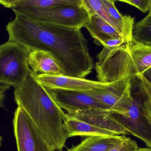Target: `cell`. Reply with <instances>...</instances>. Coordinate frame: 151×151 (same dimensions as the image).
Segmentation results:
<instances>
[{
  "mask_svg": "<svg viewBox=\"0 0 151 151\" xmlns=\"http://www.w3.org/2000/svg\"><path fill=\"white\" fill-rule=\"evenodd\" d=\"M132 42L151 46V15L134 24Z\"/></svg>",
  "mask_w": 151,
  "mask_h": 151,
  "instance_id": "e0dca14e",
  "label": "cell"
},
{
  "mask_svg": "<svg viewBox=\"0 0 151 151\" xmlns=\"http://www.w3.org/2000/svg\"><path fill=\"white\" fill-rule=\"evenodd\" d=\"M148 14H150V15H151V7L150 9V11H149V13H148Z\"/></svg>",
  "mask_w": 151,
  "mask_h": 151,
  "instance_id": "f1b7e54d",
  "label": "cell"
},
{
  "mask_svg": "<svg viewBox=\"0 0 151 151\" xmlns=\"http://www.w3.org/2000/svg\"><path fill=\"white\" fill-rule=\"evenodd\" d=\"M33 73L36 81L48 88L87 91L95 89L104 88L111 83H103L85 78L65 75L38 74L34 72Z\"/></svg>",
  "mask_w": 151,
  "mask_h": 151,
  "instance_id": "30bf717a",
  "label": "cell"
},
{
  "mask_svg": "<svg viewBox=\"0 0 151 151\" xmlns=\"http://www.w3.org/2000/svg\"><path fill=\"white\" fill-rule=\"evenodd\" d=\"M129 4L146 13L150 11L151 7V0H130Z\"/></svg>",
  "mask_w": 151,
  "mask_h": 151,
  "instance_id": "7402d4cb",
  "label": "cell"
},
{
  "mask_svg": "<svg viewBox=\"0 0 151 151\" xmlns=\"http://www.w3.org/2000/svg\"><path fill=\"white\" fill-rule=\"evenodd\" d=\"M109 113L106 110L93 109L67 114L98 127L109 130L116 135L130 134L109 116Z\"/></svg>",
  "mask_w": 151,
  "mask_h": 151,
  "instance_id": "8fae6325",
  "label": "cell"
},
{
  "mask_svg": "<svg viewBox=\"0 0 151 151\" xmlns=\"http://www.w3.org/2000/svg\"><path fill=\"white\" fill-rule=\"evenodd\" d=\"M46 88L58 106L68 112V114L93 109L109 111L103 104L86 91Z\"/></svg>",
  "mask_w": 151,
  "mask_h": 151,
  "instance_id": "9c48e42d",
  "label": "cell"
},
{
  "mask_svg": "<svg viewBox=\"0 0 151 151\" xmlns=\"http://www.w3.org/2000/svg\"><path fill=\"white\" fill-rule=\"evenodd\" d=\"M84 27L94 38L97 45H100L111 39L122 38L113 27L97 15L90 16Z\"/></svg>",
  "mask_w": 151,
  "mask_h": 151,
  "instance_id": "9a60e30c",
  "label": "cell"
},
{
  "mask_svg": "<svg viewBox=\"0 0 151 151\" xmlns=\"http://www.w3.org/2000/svg\"><path fill=\"white\" fill-rule=\"evenodd\" d=\"M14 93L18 106L29 115L50 146L62 151L68 138L63 127L66 114L36 81L32 70L25 82L15 88Z\"/></svg>",
  "mask_w": 151,
  "mask_h": 151,
  "instance_id": "7a4b0ae2",
  "label": "cell"
},
{
  "mask_svg": "<svg viewBox=\"0 0 151 151\" xmlns=\"http://www.w3.org/2000/svg\"><path fill=\"white\" fill-rule=\"evenodd\" d=\"M138 149L136 142L127 137L122 142L108 151H137Z\"/></svg>",
  "mask_w": 151,
  "mask_h": 151,
  "instance_id": "44dd1931",
  "label": "cell"
},
{
  "mask_svg": "<svg viewBox=\"0 0 151 151\" xmlns=\"http://www.w3.org/2000/svg\"><path fill=\"white\" fill-rule=\"evenodd\" d=\"M11 86L0 83V107L3 106V102L5 96V93L9 89Z\"/></svg>",
  "mask_w": 151,
  "mask_h": 151,
  "instance_id": "cb8c5ba5",
  "label": "cell"
},
{
  "mask_svg": "<svg viewBox=\"0 0 151 151\" xmlns=\"http://www.w3.org/2000/svg\"><path fill=\"white\" fill-rule=\"evenodd\" d=\"M51 151H55V150H54V149H53V150H52Z\"/></svg>",
  "mask_w": 151,
  "mask_h": 151,
  "instance_id": "f546056e",
  "label": "cell"
},
{
  "mask_svg": "<svg viewBox=\"0 0 151 151\" xmlns=\"http://www.w3.org/2000/svg\"><path fill=\"white\" fill-rule=\"evenodd\" d=\"M127 47L137 77L151 68V46L131 42Z\"/></svg>",
  "mask_w": 151,
  "mask_h": 151,
  "instance_id": "2e32d148",
  "label": "cell"
},
{
  "mask_svg": "<svg viewBox=\"0 0 151 151\" xmlns=\"http://www.w3.org/2000/svg\"><path fill=\"white\" fill-rule=\"evenodd\" d=\"M15 15V19L6 26L9 40L30 51L51 53L65 75L85 78L91 73L93 59L81 29L38 23L20 14Z\"/></svg>",
  "mask_w": 151,
  "mask_h": 151,
  "instance_id": "6da1fadb",
  "label": "cell"
},
{
  "mask_svg": "<svg viewBox=\"0 0 151 151\" xmlns=\"http://www.w3.org/2000/svg\"><path fill=\"white\" fill-rule=\"evenodd\" d=\"M127 44L122 38L111 39L101 43L103 47L102 51L98 55V61L106 60L113 56L123 46Z\"/></svg>",
  "mask_w": 151,
  "mask_h": 151,
  "instance_id": "d6986e66",
  "label": "cell"
},
{
  "mask_svg": "<svg viewBox=\"0 0 151 151\" xmlns=\"http://www.w3.org/2000/svg\"><path fill=\"white\" fill-rule=\"evenodd\" d=\"M118 1L120 2H122L126 3L129 4L130 3V0H118Z\"/></svg>",
  "mask_w": 151,
  "mask_h": 151,
  "instance_id": "4316f807",
  "label": "cell"
},
{
  "mask_svg": "<svg viewBox=\"0 0 151 151\" xmlns=\"http://www.w3.org/2000/svg\"><path fill=\"white\" fill-rule=\"evenodd\" d=\"M127 137L126 135L88 137L67 151H108Z\"/></svg>",
  "mask_w": 151,
  "mask_h": 151,
  "instance_id": "5bb4252c",
  "label": "cell"
},
{
  "mask_svg": "<svg viewBox=\"0 0 151 151\" xmlns=\"http://www.w3.org/2000/svg\"><path fill=\"white\" fill-rule=\"evenodd\" d=\"M142 105L134 99L132 104L122 114L109 113V116L132 135L151 149V124L143 113Z\"/></svg>",
  "mask_w": 151,
  "mask_h": 151,
  "instance_id": "ba28073f",
  "label": "cell"
},
{
  "mask_svg": "<svg viewBox=\"0 0 151 151\" xmlns=\"http://www.w3.org/2000/svg\"><path fill=\"white\" fill-rule=\"evenodd\" d=\"M2 140V137L0 136V148H1V145Z\"/></svg>",
  "mask_w": 151,
  "mask_h": 151,
  "instance_id": "83f0119b",
  "label": "cell"
},
{
  "mask_svg": "<svg viewBox=\"0 0 151 151\" xmlns=\"http://www.w3.org/2000/svg\"><path fill=\"white\" fill-rule=\"evenodd\" d=\"M18 151H51V148L24 110L18 106L13 119Z\"/></svg>",
  "mask_w": 151,
  "mask_h": 151,
  "instance_id": "5b68a950",
  "label": "cell"
},
{
  "mask_svg": "<svg viewBox=\"0 0 151 151\" xmlns=\"http://www.w3.org/2000/svg\"><path fill=\"white\" fill-rule=\"evenodd\" d=\"M114 1H118V0H114Z\"/></svg>",
  "mask_w": 151,
  "mask_h": 151,
  "instance_id": "1f68e13d",
  "label": "cell"
},
{
  "mask_svg": "<svg viewBox=\"0 0 151 151\" xmlns=\"http://www.w3.org/2000/svg\"><path fill=\"white\" fill-rule=\"evenodd\" d=\"M137 77L142 92L146 95L147 99H151V71L147 70Z\"/></svg>",
  "mask_w": 151,
  "mask_h": 151,
  "instance_id": "ffe728a7",
  "label": "cell"
},
{
  "mask_svg": "<svg viewBox=\"0 0 151 151\" xmlns=\"http://www.w3.org/2000/svg\"><path fill=\"white\" fill-rule=\"evenodd\" d=\"M11 9L15 14H20L35 22L69 28L81 29L90 18L83 5L46 8L16 6Z\"/></svg>",
  "mask_w": 151,
  "mask_h": 151,
  "instance_id": "3957f363",
  "label": "cell"
},
{
  "mask_svg": "<svg viewBox=\"0 0 151 151\" xmlns=\"http://www.w3.org/2000/svg\"><path fill=\"white\" fill-rule=\"evenodd\" d=\"M22 0H0V4L6 8L11 9L19 2Z\"/></svg>",
  "mask_w": 151,
  "mask_h": 151,
  "instance_id": "d4e9b609",
  "label": "cell"
},
{
  "mask_svg": "<svg viewBox=\"0 0 151 151\" xmlns=\"http://www.w3.org/2000/svg\"><path fill=\"white\" fill-rule=\"evenodd\" d=\"M95 69L98 81L110 83L136 77L127 44L123 46L113 56L96 63Z\"/></svg>",
  "mask_w": 151,
  "mask_h": 151,
  "instance_id": "8992f818",
  "label": "cell"
},
{
  "mask_svg": "<svg viewBox=\"0 0 151 151\" xmlns=\"http://www.w3.org/2000/svg\"><path fill=\"white\" fill-rule=\"evenodd\" d=\"M28 66L34 72L53 75H65L64 71L51 53L41 50L30 51Z\"/></svg>",
  "mask_w": 151,
  "mask_h": 151,
  "instance_id": "7c38bea8",
  "label": "cell"
},
{
  "mask_svg": "<svg viewBox=\"0 0 151 151\" xmlns=\"http://www.w3.org/2000/svg\"><path fill=\"white\" fill-rule=\"evenodd\" d=\"M149 70H151V68H150V69H149Z\"/></svg>",
  "mask_w": 151,
  "mask_h": 151,
  "instance_id": "4dcf8cb0",
  "label": "cell"
},
{
  "mask_svg": "<svg viewBox=\"0 0 151 151\" xmlns=\"http://www.w3.org/2000/svg\"><path fill=\"white\" fill-rule=\"evenodd\" d=\"M30 52L9 40L0 45V83L15 88L25 82L31 70L27 63Z\"/></svg>",
  "mask_w": 151,
  "mask_h": 151,
  "instance_id": "277c9868",
  "label": "cell"
},
{
  "mask_svg": "<svg viewBox=\"0 0 151 151\" xmlns=\"http://www.w3.org/2000/svg\"><path fill=\"white\" fill-rule=\"evenodd\" d=\"M131 79L111 83L104 88L87 91L107 108L111 113L122 114L130 105L134 98L131 95Z\"/></svg>",
  "mask_w": 151,
  "mask_h": 151,
  "instance_id": "52a82bcc",
  "label": "cell"
},
{
  "mask_svg": "<svg viewBox=\"0 0 151 151\" xmlns=\"http://www.w3.org/2000/svg\"><path fill=\"white\" fill-rule=\"evenodd\" d=\"M144 115L151 124V99H147L144 102L142 106Z\"/></svg>",
  "mask_w": 151,
  "mask_h": 151,
  "instance_id": "603a6c76",
  "label": "cell"
},
{
  "mask_svg": "<svg viewBox=\"0 0 151 151\" xmlns=\"http://www.w3.org/2000/svg\"><path fill=\"white\" fill-rule=\"evenodd\" d=\"M64 130L67 137L74 136H110L114 133L91 125L88 122L70 117L66 114L63 122Z\"/></svg>",
  "mask_w": 151,
  "mask_h": 151,
  "instance_id": "4fadbf2b",
  "label": "cell"
},
{
  "mask_svg": "<svg viewBox=\"0 0 151 151\" xmlns=\"http://www.w3.org/2000/svg\"><path fill=\"white\" fill-rule=\"evenodd\" d=\"M67 5L81 6L82 3L81 0H22L14 6L46 8Z\"/></svg>",
  "mask_w": 151,
  "mask_h": 151,
  "instance_id": "ac0fdd59",
  "label": "cell"
},
{
  "mask_svg": "<svg viewBox=\"0 0 151 151\" xmlns=\"http://www.w3.org/2000/svg\"><path fill=\"white\" fill-rule=\"evenodd\" d=\"M137 151H151V149L150 148H140L138 149Z\"/></svg>",
  "mask_w": 151,
  "mask_h": 151,
  "instance_id": "484cf974",
  "label": "cell"
}]
</instances>
